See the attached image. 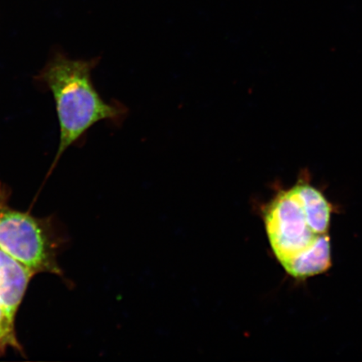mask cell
<instances>
[{
	"label": "cell",
	"mask_w": 362,
	"mask_h": 362,
	"mask_svg": "<svg viewBox=\"0 0 362 362\" xmlns=\"http://www.w3.org/2000/svg\"><path fill=\"white\" fill-rule=\"evenodd\" d=\"M7 344L4 341L3 338L0 337V355L3 354L4 351L7 349Z\"/></svg>",
	"instance_id": "8992f818"
},
{
	"label": "cell",
	"mask_w": 362,
	"mask_h": 362,
	"mask_svg": "<svg viewBox=\"0 0 362 362\" xmlns=\"http://www.w3.org/2000/svg\"><path fill=\"white\" fill-rule=\"evenodd\" d=\"M0 337L6 341L8 346L21 350L16 336L15 322L8 318L1 305H0Z\"/></svg>",
	"instance_id": "5b68a950"
},
{
	"label": "cell",
	"mask_w": 362,
	"mask_h": 362,
	"mask_svg": "<svg viewBox=\"0 0 362 362\" xmlns=\"http://www.w3.org/2000/svg\"><path fill=\"white\" fill-rule=\"evenodd\" d=\"M330 214L327 199L304 180L280 192L269 204L264 223L270 245L292 277L306 279L329 269Z\"/></svg>",
	"instance_id": "6da1fadb"
},
{
	"label": "cell",
	"mask_w": 362,
	"mask_h": 362,
	"mask_svg": "<svg viewBox=\"0 0 362 362\" xmlns=\"http://www.w3.org/2000/svg\"><path fill=\"white\" fill-rule=\"evenodd\" d=\"M96 64V60H74L57 54L38 76L55 99L60 124L55 164L90 127L103 120L119 119L125 112L123 107L108 104L99 96L90 78Z\"/></svg>",
	"instance_id": "7a4b0ae2"
},
{
	"label": "cell",
	"mask_w": 362,
	"mask_h": 362,
	"mask_svg": "<svg viewBox=\"0 0 362 362\" xmlns=\"http://www.w3.org/2000/svg\"><path fill=\"white\" fill-rule=\"evenodd\" d=\"M34 275L25 265L0 249V305L13 322Z\"/></svg>",
	"instance_id": "277c9868"
},
{
	"label": "cell",
	"mask_w": 362,
	"mask_h": 362,
	"mask_svg": "<svg viewBox=\"0 0 362 362\" xmlns=\"http://www.w3.org/2000/svg\"><path fill=\"white\" fill-rule=\"evenodd\" d=\"M10 194L0 183V249L35 274H62L57 260V243L47 220L8 206Z\"/></svg>",
	"instance_id": "3957f363"
}]
</instances>
